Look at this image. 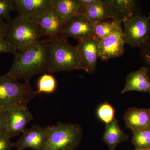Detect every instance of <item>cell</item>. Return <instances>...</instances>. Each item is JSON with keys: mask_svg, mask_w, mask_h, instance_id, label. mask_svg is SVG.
I'll use <instances>...</instances> for the list:
<instances>
[{"mask_svg": "<svg viewBox=\"0 0 150 150\" xmlns=\"http://www.w3.org/2000/svg\"><path fill=\"white\" fill-rule=\"evenodd\" d=\"M13 63L6 74L16 80H29L35 75L48 73L50 66L48 38L14 54Z\"/></svg>", "mask_w": 150, "mask_h": 150, "instance_id": "cell-1", "label": "cell"}, {"mask_svg": "<svg viewBox=\"0 0 150 150\" xmlns=\"http://www.w3.org/2000/svg\"><path fill=\"white\" fill-rule=\"evenodd\" d=\"M7 23L5 39L17 51H24L34 46L42 37L39 26L35 20L18 16Z\"/></svg>", "mask_w": 150, "mask_h": 150, "instance_id": "cell-2", "label": "cell"}, {"mask_svg": "<svg viewBox=\"0 0 150 150\" xmlns=\"http://www.w3.org/2000/svg\"><path fill=\"white\" fill-rule=\"evenodd\" d=\"M30 81L21 83L6 74L0 76V110L7 112L18 105H27L37 95Z\"/></svg>", "mask_w": 150, "mask_h": 150, "instance_id": "cell-3", "label": "cell"}, {"mask_svg": "<svg viewBox=\"0 0 150 150\" xmlns=\"http://www.w3.org/2000/svg\"><path fill=\"white\" fill-rule=\"evenodd\" d=\"M50 66L48 73L71 71L81 69L76 46H73L63 37L49 38Z\"/></svg>", "mask_w": 150, "mask_h": 150, "instance_id": "cell-4", "label": "cell"}, {"mask_svg": "<svg viewBox=\"0 0 150 150\" xmlns=\"http://www.w3.org/2000/svg\"><path fill=\"white\" fill-rule=\"evenodd\" d=\"M83 134L82 128L76 123H59L50 126L44 150H76Z\"/></svg>", "mask_w": 150, "mask_h": 150, "instance_id": "cell-5", "label": "cell"}, {"mask_svg": "<svg viewBox=\"0 0 150 150\" xmlns=\"http://www.w3.org/2000/svg\"><path fill=\"white\" fill-rule=\"evenodd\" d=\"M122 33L125 43L132 47H141L150 37V21L138 14L123 22Z\"/></svg>", "mask_w": 150, "mask_h": 150, "instance_id": "cell-6", "label": "cell"}, {"mask_svg": "<svg viewBox=\"0 0 150 150\" xmlns=\"http://www.w3.org/2000/svg\"><path fill=\"white\" fill-rule=\"evenodd\" d=\"M50 126L46 127L34 125L26 129L23 132L21 137L13 144V148L17 150L25 149L34 150H44L46 147Z\"/></svg>", "mask_w": 150, "mask_h": 150, "instance_id": "cell-7", "label": "cell"}, {"mask_svg": "<svg viewBox=\"0 0 150 150\" xmlns=\"http://www.w3.org/2000/svg\"><path fill=\"white\" fill-rule=\"evenodd\" d=\"M33 119L26 105H18L6 112L5 134L10 139L18 136L26 129Z\"/></svg>", "mask_w": 150, "mask_h": 150, "instance_id": "cell-8", "label": "cell"}, {"mask_svg": "<svg viewBox=\"0 0 150 150\" xmlns=\"http://www.w3.org/2000/svg\"><path fill=\"white\" fill-rule=\"evenodd\" d=\"M78 41L76 47L81 69L92 74L96 70L97 62L99 58V41L91 36Z\"/></svg>", "mask_w": 150, "mask_h": 150, "instance_id": "cell-9", "label": "cell"}, {"mask_svg": "<svg viewBox=\"0 0 150 150\" xmlns=\"http://www.w3.org/2000/svg\"><path fill=\"white\" fill-rule=\"evenodd\" d=\"M42 37L49 38L62 37L65 24L53 6L36 19Z\"/></svg>", "mask_w": 150, "mask_h": 150, "instance_id": "cell-10", "label": "cell"}, {"mask_svg": "<svg viewBox=\"0 0 150 150\" xmlns=\"http://www.w3.org/2000/svg\"><path fill=\"white\" fill-rule=\"evenodd\" d=\"M125 43L121 26L99 41V58L103 61H106L121 57L124 53Z\"/></svg>", "mask_w": 150, "mask_h": 150, "instance_id": "cell-11", "label": "cell"}, {"mask_svg": "<svg viewBox=\"0 0 150 150\" xmlns=\"http://www.w3.org/2000/svg\"><path fill=\"white\" fill-rule=\"evenodd\" d=\"M93 24L84 14L75 16L65 24L62 37L73 38L78 41L93 36Z\"/></svg>", "mask_w": 150, "mask_h": 150, "instance_id": "cell-12", "label": "cell"}, {"mask_svg": "<svg viewBox=\"0 0 150 150\" xmlns=\"http://www.w3.org/2000/svg\"><path fill=\"white\" fill-rule=\"evenodd\" d=\"M18 16L36 20L52 6V0H13Z\"/></svg>", "mask_w": 150, "mask_h": 150, "instance_id": "cell-13", "label": "cell"}, {"mask_svg": "<svg viewBox=\"0 0 150 150\" xmlns=\"http://www.w3.org/2000/svg\"><path fill=\"white\" fill-rule=\"evenodd\" d=\"M111 9L113 21L121 23L138 15V2L135 0H105Z\"/></svg>", "mask_w": 150, "mask_h": 150, "instance_id": "cell-14", "label": "cell"}, {"mask_svg": "<svg viewBox=\"0 0 150 150\" xmlns=\"http://www.w3.org/2000/svg\"><path fill=\"white\" fill-rule=\"evenodd\" d=\"M132 91L150 93V79L146 67H142L127 75L125 87L121 93Z\"/></svg>", "mask_w": 150, "mask_h": 150, "instance_id": "cell-15", "label": "cell"}, {"mask_svg": "<svg viewBox=\"0 0 150 150\" xmlns=\"http://www.w3.org/2000/svg\"><path fill=\"white\" fill-rule=\"evenodd\" d=\"M126 128L136 131L150 126V108H131L124 115Z\"/></svg>", "mask_w": 150, "mask_h": 150, "instance_id": "cell-16", "label": "cell"}, {"mask_svg": "<svg viewBox=\"0 0 150 150\" xmlns=\"http://www.w3.org/2000/svg\"><path fill=\"white\" fill-rule=\"evenodd\" d=\"M52 6L65 25L73 18L85 13L79 0H52Z\"/></svg>", "mask_w": 150, "mask_h": 150, "instance_id": "cell-17", "label": "cell"}, {"mask_svg": "<svg viewBox=\"0 0 150 150\" xmlns=\"http://www.w3.org/2000/svg\"><path fill=\"white\" fill-rule=\"evenodd\" d=\"M129 138V136L122 130L115 118L111 123L106 124L102 140L110 150H115L119 144L126 142Z\"/></svg>", "mask_w": 150, "mask_h": 150, "instance_id": "cell-18", "label": "cell"}, {"mask_svg": "<svg viewBox=\"0 0 150 150\" xmlns=\"http://www.w3.org/2000/svg\"><path fill=\"white\" fill-rule=\"evenodd\" d=\"M84 14L93 24L105 21L113 20L111 9L103 0H95Z\"/></svg>", "mask_w": 150, "mask_h": 150, "instance_id": "cell-19", "label": "cell"}, {"mask_svg": "<svg viewBox=\"0 0 150 150\" xmlns=\"http://www.w3.org/2000/svg\"><path fill=\"white\" fill-rule=\"evenodd\" d=\"M122 23L113 20L100 22L93 24V37L100 41L121 26Z\"/></svg>", "mask_w": 150, "mask_h": 150, "instance_id": "cell-20", "label": "cell"}, {"mask_svg": "<svg viewBox=\"0 0 150 150\" xmlns=\"http://www.w3.org/2000/svg\"><path fill=\"white\" fill-rule=\"evenodd\" d=\"M57 82L52 74L46 73L40 76L37 82V94H51L56 91Z\"/></svg>", "mask_w": 150, "mask_h": 150, "instance_id": "cell-21", "label": "cell"}, {"mask_svg": "<svg viewBox=\"0 0 150 150\" xmlns=\"http://www.w3.org/2000/svg\"><path fill=\"white\" fill-rule=\"evenodd\" d=\"M132 142L137 149H149L150 126L132 131Z\"/></svg>", "mask_w": 150, "mask_h": 150, "instance_id": "cell-22", "label": "cell"}, {"mask_svg": "<svg viewBox=\"0 0 150 150\" xmlns=\"http://www.w3.org/2000/svg\"><path fill=\"white\" fill-rule=\"evenodd\" d=\"M97 117L103 123L108 124L115 118L114 107L108 102L103 103L97 108Z\"/></svg>", "mask_w": 150, "mask_h": 150, "instance_id": "cell-23", "label": "cell"}, {"mask_svg": "<svg viewBox=\"0 0 150 150\" xmlns=\"http://www.w3.org/2000/svg\"><path fill=\"white\" fill-rule=\"evenodd\" d=\"M15 10L13 0H0V18L6 21L11 19V13Z\"/></svg>", "mask_w": 150, "mask_h": 150, "instance_id": "cell-24", "label": "cell"}, {"mask_svg": "<svg viewBox=\"0 0 150 150\" xmlns=\"http://www.w3.org/2000/svg\"><path fill=\"white\" fill-rule=\"evenodd\" d=\"M5 133H0V150H11L13 143Z\"/></svg>", "mask_w": 150, "mask_h": 150, "instance_id": "cell-25", "label": "cell"}, {"mask_svg": "<svg viewBox=\"0 0 150 150\" xmlns=\"http://www.w3.org/2000/svg\"><path fill=\"white\" fill-rule=\"evenodd\" d=\"M17 52L15 48L7 40L0 38V54L10 53L14 55Z\"/></svg>", "mask_w": 150, "mask_h": 150, "instance_id": "cell-26", "label": "cell"}, {"mask_svg": "<svg viewBox=\"0 0 150 150\" xmlns=\"http://www.w3.org/2000/svg\"><path fill=\"white\" fill-rule=\"evenodd\" d=\"M6 112L0 110V133L5 134Z\"/></svg>", "mask_w": 150, "mask_h": 150, "instance_id": "cell-27", "label": "cell"}, {"mask_svg": "<svg viewBox=\"0 0 150 150\" xmlns=\"http://www.w3.org/2000/svg\"><path fill=\"white\" fill-rule=\"evenodd\" d=\"M7 29V23L0 18V38L5 39Z\"/></svg>", "mask_w": 150, "mask_h": 150, "instance_id": "cell-28", "label": "cell"}, {"mask_svg": "<svg viewBox=\"0 0 150 150\" xmlns=\"http://www.w3.org/2000/svg\"><path fill=\"white\" fill-rule=\"evenodd\" d=\"M79 1L82 7L84 10L85 12L89 7L91 6L95 1V0H79Z\"/></svg>", "mask_w": 150, "mask_h": 150, "instance_id": "cell-29", "label": "cell"}, {"mask_svg": "<svg viewBox=\"0 0 150 150\" xmlns=\"http://www.w3.org/2000/svg\"><path fill=\"white\" fill-rule=\"evenodd\" d=\"M147 18L149 20H150V13H149V16Z\"/></svg>", "mask_w": 150, "mask_h": 150, "instance_id": "cell-30", "label": "cell"}, {"mask_svg": "<svg viewBox=\"0 0 150 150\" xmlns=\"http://www.w3.org/2000/svg\"><path fill=\"white\" fill-rule=\"evenodd\" d=\"M150 150V149H146V150H143V149H136V150Z\"/></svg>", "mask_w": 150, "mask_h": 150, "instance_id": "cell-31", "label": "cell"}, {"mask_svg": "<svg viewBox=\"0 0 150 150\" xmlns=\"http://www.w3.org/2000/svg\"><path fill=\"white\" fill-rule=\"evenodd\" d=\"M149 94H150V93H149Z\"/></svg>", "mask_w": 150, "mask_h": 150, "instance_id": "cell-32", "label": "cell"}]
</instances>
